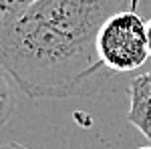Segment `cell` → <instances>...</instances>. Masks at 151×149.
<instances>
[{
  "instance_id": "obj_4",
  "label": "cell",
  "mask_w": 151,
  "mask_h": 149,
  "mask_svg": "<svg viewBox=\"0 0 151 149\" xmlns=\"http://www.w3.org/2000/svg\"><path fill=\"white\" fill-rule=\"evenodd\" d=\"M14 107H16V97H14V91H12L10 83L6 81V77L0 73V127H2L12 117Z\"/></svg>"
},
{
  "instance_id": "obj_7",
  "label": "cell",
  "mask_w": 151,
  "mask_h": 149,
  "mask_svg": "<svg viewBox=\"0 0 151 149\" xmlns=\"http://www.w3.org/2000/svg\"><path fill=\"white\" fill-rule=\"evenodd\" d=\"M0 149H28V147L22 145V143H18V141H10V143H4Z\"/></svg>"
},
{
  "instance_id": "obj_3",
  "label": "cell",
  "mask_w": 151,
  "mask_h": 149,
  "mask_svg": "<svg viewBox=\"0 0 151 149\" xmlns=\"http://www.w3.org/2000/svg\"><path fill=\"white\" fill-rule=\"evenodd\" d=\"M129 97H131V105H129L127 121L135 129H139L143 137L151 143V95L129 89Z\"/></svg>"
},
{
  "instance_id": "obj_9",
  "label": "cell",
  "mask_w": 151,
  "mask_h": 149,
  "mask_svg": "<svg viewBox=\"0 0 151 149\" xmlns=\"http://www.w3.org/2000/svg\"><path fill=\"white\" fill-rule=\"evenodd\" d=\"M139 149H151V145H145V147H139Z\"/></svg>"
},
{
  "instance_id": "obj_6",
  "label": "cell",
  "mask_w": 151,
  "mask_h": 149,
  "mask_svg": "<svg viewBox=\"0 0 151 149\" xmlns=\"http://www.w3.org/2000/svg\"><path fill=\"white\" fill-rule=\"evenodd\" d=\"M35 0H0V14H8V12L22 10L24 6L32 4Z\"/></svg>"
},
{
  "instance_id": "obj_1",
  "label": "cell",
  "mask_w": 151,
  "mask_h": 149,
  "mask_svg": "<svg viewBox=\"0 0 151 149\" xmlns=\"http://www.w3.org/2000/svg\"><path fill=\"white\" fill-rule=\"evenodd\" d=\"M135 0H35L2 14L0 67L30 99L93 95L107 79L97 32Z\"/></svg>"
},
{
  "instance_id": "obj_5",
  "label": "cell",
  "mask_w": 151,
  "mask_h": 149,
  "mask_svg": "<svg viewBox=\"0 0 151 149\" xmlns=\"http://www.w3.org/2000/svg\"><path fill=\"white\" fill-rule=\"evenodd\" d=\"M129 89H135V91H141L145 95H151V71L149 73H143V75H137L135 79H131Z\"/></svg>"
},
{
  "instance_id": "obj_2",
  "label": "cell",
  "mask_w": 151,
  "mask_h": 149,
  "mask_svg": "<svg viewBox=\"0 0 151 149\" xmlns=\"http://www.w3.org/2000/svg\"><path fill=\"white\" fill-rule=\"evenodd\" d=\"M97 55L111 73H131L149 58L145 22L135 8L111 14L97 32Z\"/></svg>"
},
{
  "instance_id": "obj_8",
  "label": "cell",
  "mask_w": 151,
  "mask_h": 149,
  "mask_svg": "<svg viewBox=\"0 0 151 149\" xmlns=\"http://www.w3.org/2000/svg\"><path fill=\"white\" fill-rule=\"evenodd\" d=\"M145 35H147V48H149V57H151V20L145 22Z\"/></svg>"
}]
</instances>
